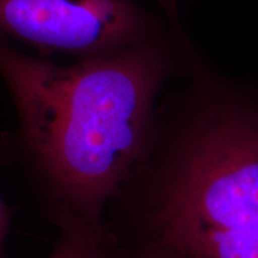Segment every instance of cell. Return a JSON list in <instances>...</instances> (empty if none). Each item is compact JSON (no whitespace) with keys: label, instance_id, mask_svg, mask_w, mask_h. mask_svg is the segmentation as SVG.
Returning <instances> with one entry per match:
<instances>
[{"label":"cell","instance_id":"obj_1","mask_svg":"<svg viewBox=\"0 0 258 258\" xmlns=\"http://www.w3.org/2000/svg\"><path fill=\"white\" fill-rule=\"evenodd\" d=\"M173 67L161 37L72 64L0 40V76L17 112L3 158L17 159L60 231L106 234V209L146 152Z\"/></svg>","mask_w":258,"mask_h":258},{"label":"cell","instance_id":"obj_2","mask_svg":"<svg viewBox=\"0 0 258 258\" xmlns=\"http://www.w3.org/2000/svg\"><path fill=\"white\" fill-rule=\"evenodd\" d=\"M104 225L115 244L258 258V97L202 79L176 109H158Z\"/></svg>","mask_w":258,"mask_h":258},{"label":"cell","instance_id":"obj_3","mask_svg":"<svg viewBox=\"0 0 258 258\" xmlns=\"http://www.w3.org/2000/svg\"><path fill=\"white\" fill-rule=\"evenodd\" d=\"M159 37L157 22L137 0H0V40L42 57L92 59Z\"/></svg>","mask_w":258,"mask_h":258},{"label":"cell","instance_id":"obj_4","mask_svg":"<svg viewBox=\"0 0 258 258\" xmlns=\"http://www.w3.org/2000/svg\"><path fill=\"white\" fill-rule=\"evenodd\" d=\"M49 258H112L108 234L84 230L60 231Z\"/></svg>","mask_w":258,"mask_h":258},{"label":"cell","instance_id":"obj_5","mask_svg":"<svg viewBox=\"0 0 258 258\" xmlns=\"http://www.w3.org/2000/svg\"><path fill=\"white\" fill-rule=\"evenodd\" d=\"M111 245L112 258H186L176 251L153 244Z\"/></svg>","mask_w":258,"mask_h":258},{"label":"cell","instance_id":"obj_6","mask_svg":"<svg viewBox=\"0 0 258 258\" xmlns=\"http://www.w3.org/2000/svg\"><path fill=\"white\" fill-rule=\"evenodd\" d=\"M3 159L4 158L0 150V164L3 163ZM10 226H11V211L0 194V258H6L4 244L10 232Z\"/></svg>","mask_w":258,"mask_h":258}]
</instances>
